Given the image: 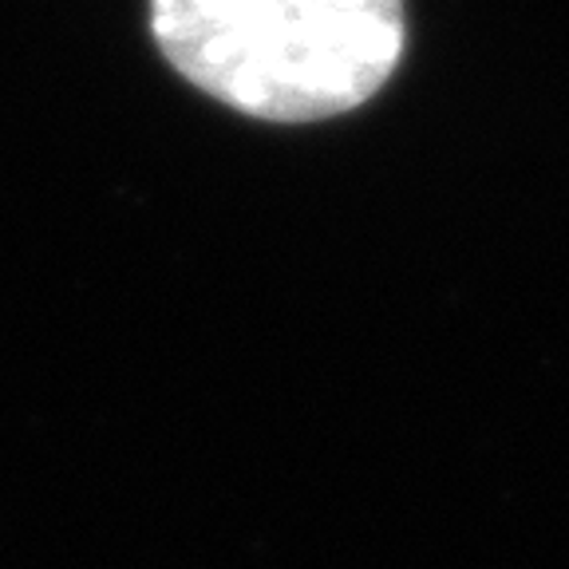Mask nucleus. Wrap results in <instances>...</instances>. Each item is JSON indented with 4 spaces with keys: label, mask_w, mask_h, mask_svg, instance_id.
Segmentation results:
<instances>
[{
    "label": "nucleus",
    "mask_w": 569,
    "mask_h": 569,
    "mask_svg": "<svg viewBox=\"0 0 569 569\" xmlns=\"http://www.w3.org/2000/svg\"><path fill=\"white\" fill-rule=\"evenodd\" d=\"M170 68L238 116L320 123L380 96L408 48L403 0H151Z\"/></svg>",
    "instance_id": "1"
}]
</instances>
